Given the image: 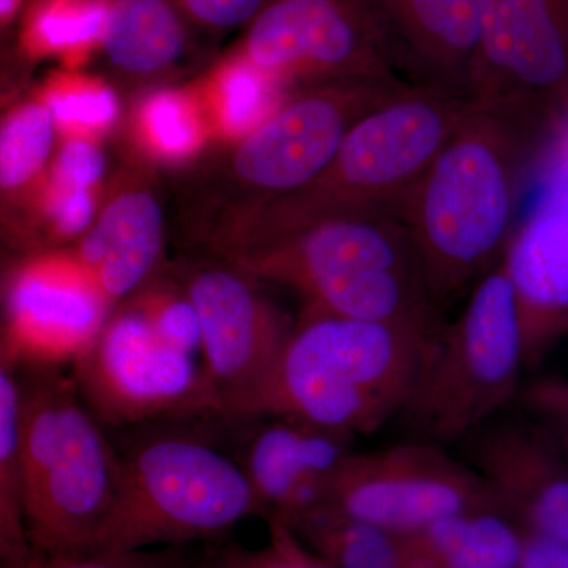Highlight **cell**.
I'll list each match as a JSON object with an SVG mask.
<instances>
[{
  "mask_svg": "<svg viewBox=\"0 0 568 568\" xmlns=\"http://www.w3.org/2000/svg\"><path fill=\"white\" fill-rule=\"evenodd\" d=\"M547 130L521 112L473 102L396 209L443 312L506 252L519 173Z\"/></svg>",
  "mask_w": 568,
  "mask_h": 568,
  "instance_id": "cell-1",
  "label": "cell"
},
{
  "mask_svg": "<svg viewBox=\"0 0 568 568\" xmlns=\"http://www.w3.org/2000/svg\"><path fill=\"white\" fill-rule=\"evenodd\" d=\"M123 432L119 443L112 439L121 462L118 503L92 551L185 547L264 518L244 469L222 446V418H173Z\"/></svg>",
  "mask_w": 568,
  "mask_h": 568,
  "instance_id": "cell-2",
  "label": "cell"
},
{
  "mask_svg": "<svg viewBox=\"0 0 568 568\" xmlns=\"http://www.w3.org/2000/svg\"><path fill=\"white\" fill-rule=\"evenodd\" d=\"M226 261L257 282L290 287L305 310L413 325L429 334L446 324L395 213L325 216Z\"/></svg>",
  "mask_w": 568,
  "mask_h": 568,
  "instance_id": "cell-3",
  "label": "cell"
},
{
  "mask_svg": "<svg viewBox=\"0 0 568 568\" xmlns=\"http://www.w3.org/2000/svg\"><path fill=\"white\" fill-rule=\"evenodd\" d=\"M473 102L409 82L354 123L327 168L293 194L245 209L220 237L235 256L325 216L395 213Z\"/></svg>",
  "mask_w": 568,
  "mask_h": 568,
  "instance_id": "cell-4",
  "label": "cell"
},
{
  "mask_svg": "<svg viewBox=\"0 0 568 568\" xmlns=\"http://www.w3.org/2000/svg\"><path fill=\"white\" fill-rule=\"evenodd\" d=\"M436 336L413 325L304 310L265 416L373 435L402 413Z\"/></svg>",
  "mask_w": 568,
  "mask_h": 568,
  "instance_id": "cell-5",
  "label": "cell"
},
{
  "mask_svg": "<svg viewBox=\"0 0 568 568\" xmlns=\"http://www.w3.org/2000/svg\"><path fill=\"white\" fill-rule=\"evenodd\" d=\"M21 390L18 477L26 541L41 558L92 551L118 503V448L61 369H32Z\"/></svg>",
  "mask_w": 568,
  "mask_h": 568,
  "instance_id": "cell-6",
  "label": "cell"
},
{
  "mask_svg": "<svg viewBox=\"0 0 568 568\" xmlns=\"http://www.w3.org/2000/svg\"><path fill=\"white\" fill-rule=\"evenodd\" d=\"M523 368L521 317L504 252L457 320L440 328L398 417L426 443H463L518 398Z\"/></svg>",
  "mask_w": 568,
  "mask_h": 568,
  "instance_id": "cell-7",
  "label": "cell"
},
{
  "mask_svg": "<svg viewBox=\"0 0 568 568\" xmlns=\"http://www.w3.org/2000/svg\"><path fill=\"white\" fill-rule=\"evenodd\" d=\"M178 276L200 320L201 364L216 416L231 425L265 416L294 324L256 278L222 257L186 264Z\"/></svg>",
  "mask_w": 568,
  "mask_h": 568,
  "instance_id": "cell-8",
  "label": "cell"
},
{
  "mask_svg": "<svg viewBox=\"0 0 568 568\" xmlns=\"http://www.w3.org/2000/svg\"><path fill=\"white\" fill-rule=\"evenodd\" d=\"M71 368L82 403L108 429L216 416L200 358L164 343L126 302Z\"/></svg>",
  "mask_w": 568,
  "mask_h": 568,
  "instance_id": "cell-9",
  "label": "cell"
},
{
  "mask_svg": "<svg viewBox=\"0 0 568 568\" xmlns=\"http://www.w3.org/2000/svg\"><path fill=\"white\" fill-rule=\"evenodd\" d=\"M409 82L342 81L302 88L234 142L230 175L245 209L298 192L323 173L354 123Z\"/></svg>",
  "mask_w": 568,
  "mask_h": 568,
  "instance_id": "cell-10",
  "label": "cell"
},
{
  "mask_svg": "<svg viewBox=\"0 0 568 568\" xmlns=\"http://www.w3.org/2000/svg\"><path fill=\"white\" fill-rule=\"evenodd\" d=\"M237 51L286 89L402 80L368 0H267Z\"/></svg>",
  "mask_w": 568,
  "mask_h": 568,
  "instance_id": "cell-11",
  "label": "cell"
},
{
  "mask_svg": "<svg viewBox=\"0 0 568 568\" xmlns=\"http://www.w3.org/2000/svg\"><path fill=\"white\" fill-rule=\"evenodd\" d=\"M323 507L402 536H414L463 511L506 508L465 459L426 440L354 450L336 474Z\"/></svg>",
  "mask_w": 568,
  "mask_h": 568,
  "instance_id": "cell-12",
  "label": "cell"
},
{
  "mask_svg": "<svg viewBox=\"0 0 568 568\" xmlns=\"http://www.w3.org/2000/svg\"><path fill=\"white\" fill-rule=\"evenodd\" d=\"M473 102L551 125L568 112V0H477Z\"/></svg>",
  "mask_w": 568,
  "mask_h": 568,
  "instance_id": "cell-13",
  "label": "cell"
},
{
  "mask_svg": "<svg viewBox=\"0 0 568 568\" xmlns=\"http://www.w3.org/2000/svg\"><path fill=\"white\" fill-rule=\"evenodd\" d=\"M0 358L31 369L73 365L114 306L73 250H41L3 282Z\"/></svg>",
  "mask_w": 568,
  "mask_h": 568,
  "instance_id": "cell-14",
  "label": "cell"
},
{
  "mask_svg": "<svg viewBox=\"0 0 568 568\" xmlns=\"http://www.w3.org/2000/svg\"><path fill=\"white\" fill-rule=\"evenodd\" d=\"M234 433V458L244 469L264 519L293 529L323 507L343 463L353 454L354 436L282 416L227 424Z\"/></svg>",
  "mask_w": 568,
  "mask_h": 568,
  "instance_id": "cell-15",
  "label": "cell"
},
{
  "mask_svg": "<svg viewBox=\"0 0 568 568\" xmlns=\"http://www.w3.org/2000/svg\"><path fill=\"white\" fill-rule=\"evenodd\" d=\"M463 446L467 465L525 528L568 547V463L544 426L500 413Z\"/></svg>",
  "mask_w": 568,
  "mask_h": 568,
  "instance_id": "cell-16",
  "label": "cell"
},
{
  "mask_svg": "<svg viewBox=\"0 0 568 568\" xmlns=\"http://www.w3.org/2000/svg\"><path fill=\"white\" fill-rule=\"evenodd\" d=\"M506 260L517 291L525 362L532 366L568 331V152L536 212L508 242Z\"/></svg>",
  "mask_w": 568,
  "mask_h": 568,
  "instance_id": "cell-17",
  "label": "cell"
},
{
  "mask_svg": "<svg viewBox=\"0 0 568 568\" xmlns=\"http://www.w3.org/2000/svg\"><path fill=\"white\" fill-rule=\"evenodd\" d=\"M396 69L473 102L478 50L477 0H368Z\"/></svg>",
  "mask_w": 568,
  "mask_h": 568,
  "instance_id": "cell-18",
  "label": "cell"
},
{
  "mask_svg": "<svg viewBox=\"0 0 568 568\" xmlns=\"http://www.w3.org/2000/svg\"><path fill=\"white\" fill-rule=\"evenodd\" d=\"M163 244L159 201L151 193L132 190L119 194L103 209L73 252L115 306L156 274Z\"/></svg>",
  "mask_w": 568,
  "mask_h": 568,
  "instance_id": "cell-19",
  "label": "cell"
},
{
  "mask_svg": "<svg viewBox=\"0 0 568 568\" xmlns=\"http://www.w3.org/2000/svg\"><path fill=\"white\" fill-rule=\"evenodd\" d=\"M189 26L170 0H111L100 48L122 73L156 77L185 58Z\"/></svg>",
  "mask_w": 568,
  "mask_h": 568,
  "instance_id": "cell-20",
  "label": "cell"
},
{
  "mask_svg": "<svg viewBox=\"0 0 568 568\" xmlns=\"http://www.w3.org/2000/svg\"><path fill=\"white\" fill-rule=\"evenodd\" d=\"M428 568H517L525 528L506 508L463 511L410 536Z\"/></svg>",
  "mask_w": 568,
  "mask_h": 568,
  "instance_id": "cell-21",
  "label": "cell"
},
{
  "mask_svg": "<svg viewBox=\"0 0 568 568\" xmlns=\"http://www.w3.org/2000/svg\"><path fill=\"white\" fill-rule=\"evenodd\" d=\"M291 530L331 568H428L410 536L331 507L316 508Z\"/></svg>",
  "mask_w": 568,
  "mask_h": 568,
  "instance_id": "cell-22",
  "label": "cell"
},
{
  "mask_svg": "<svg viewBox=\"0 0 568 568\" xmlns=\"http://www.w3.org/2000/svg\"><path fill=\"white\" fill-rule=\"evenodd\" d=\"M286 88L235 50L215 70L207 91V119L231 142L263 125L286 102Z\"/></svg>",
  "mask_w": 568,
  "mask_h": 568,
  "instance_id": "cell-23",
  "label": "cell"
},
{
  "mask_svg": "<svg viewBox=\"0 0 568 568\" xmlns=\"http://www.w3.org/2000/svg\"><path fill=\"white\" fill-rule=\"evenodd\" d=\"M110 6L111 0H33L18 44L31 61L59 55L77 63L102 44Z\"/></svg>",
  "mask_w": 568,
  "mask_h": 568,
  "instance_id": "cell-24",
  "label": "cell"
},
{
  "mask_svg": "<svg viewBox=\"0 0 568 568\" xmlns=\"http://www.w3.org/2000/svg\"><path fill=\"white\" fill-rule=\"evenodd\" d=\"M55 123L44 102L18 104L0 122V200L26 192L43 173Z\"/></svg>",
  "mask_w": 568,
  "mask_h": 568,
  "instance_id": "cell-25",
  "label": "cell"
},
{
  "mask_svg": "<svg viewBox=\"0 0 568 568\" xmlns=\"http://www.w3.org/2000/svg\"><path fill=\"white\" fill-rule=\"evenodd\" d=\"M138 132L145 148L163 162H183L203 145L201 102L181 91L152 93L138 112Z\"/></svg>",
  "mask_w": 568,
  "mask_h": 568,
  "instance_id": "cell-26",
  "label": "cell"
},
{
  "mask_svg": "<svg viewBox=\"0 0 568 568\" xmlns=\"http://www.w3.org/2000/svg\"><path fill=\"white\" fill-rule=\"evenodd\" d=\"M43 102L50 108L55 129L84 140L110 129L119 112L118 97L111 88L77 74L58 78Z\"/></svg>",
  "mask_w": 568,
  "mask_h": 568,
  "instance_id": "cell-27",
  "label": "cell"
},
{
  "mask_svg": "<svg viewBox=\"0 0 568 568\" xmlns=\"http://www.w3.org/2000/svg\"><path fill=\"white\" fill-rule=\"evenodd\" d=\"M21 416V386L11 375V366L0 358V523L17 540L28 545L22 529L18 477Z\"/></svg>",
  "mask_w": 568,
  "mask_h": 568,
  "instance_id": "cell-28",
  "label": "cell"
},
{
  "mask_svg": "<svg viewBox=\"0 0 568 568\" xmlns=\"http://www.w3.org/2000/svg\"><path fill=\"white\" fill-rule=\"evenodd\" d=\"M203 556L196 555L190 545L132 551H92L54 558L33 555L28 568H196Z\"/></svg>",
  "mask_w": 568,
  "mask_h": 568,
  "instance_id": "cell-29",
  "label": "cell"
},
{
  "mask_svg": "<svg viewBox=\"0 0 568 568\" xmlns=\"http://www.w3.org/2000/svg\"><path fill=\"white\" fill-rule=\"evenodd\" d=\"M517 399L523 410L547 429L568 463V381H536L519 390Z\"/></svg>",
  "mask_w": 568,
  "mask_h": 568,
  "instance_id": "cell-30",
  "label": "cell"
},
{
  "mask_svg": "<svg viewBox=\"0 0 568 568\" xmlns=\"http://www.w3.org/2000/svg\"><path fill=\"white\" fill-rule=\"evenodd\" d=\"M268 544L261 549L237 547L239 568H331L304 541L275 519H267Z\"/></svg>",
  "mask_w": 568,
  "mask_h": 568,
  "instance_id": "cell-31",
  "label": "cell"
},
{
  "mask_svg": "<svg viewBox=\"0 0 568 568\" xmlns=\"http://www.w3.org/2000/svg\"><path fill=\"white\" fill-rule=\"evenodd\" d=\"M93 201L92 189L65 185L51 181L47 192V213L50 231L59 241L84 235L92 226Z\"/></svg>",
  "mask_w": 568,
  "mask_h": 568,
  "instance_id": "cell-32",
  "label": "cell"
},
{
  "mask_svg": "<svg viewBox=\"0 0 568 568\" xmlns=\"http://www.w3.org/2000/svg\"><path fill=\"white\" fill-rule=\"evenodd\" d=\"M190 26L224 32L250 24L267 0H170Z\"/></svg>",
  "mask_w": 568,
  "mask_h": 568,
  "instance_id": "cell-33",
  "label": "cell"
},
{
  "mask_svg": "<svg viewBox=\"0 0 568 568\" xmlns=\"http://www.w3.org/2000/svg\"><path fill=\"white\" fill-rule=\"evenodd\" d=\"M104 156L91 140L71 138L58 153L51 181L92 189L102 179Z\"/></svg>",
  "mask_w": 568,
  "mask_h": 568,
  "instance_id": "cell-34",
  "label": "cell"
},
{
  "mask_svg": "<svg viewBox=\"0 0 568 568\" xmlns=\"http://www.w3.org/2000/svg\"><path fill=\"white\" fill-rule=\"evenodd\" d=\"M31 59L21 51L18 40L0 36V110L21 91L29 77Z\"/></svg>",
  "mask_w": 568,
  "mask_h": 568,
  "instance_id": "cell-35",
  "label": "cell"
},
{
  "mask_svg": "<svg viewBox=\"0 0 568 568\" xmlns=\"http://www.w3.org/2000/svg\"><path fill=\"white\" fill-rule=\"evenodd\" d=\"M517 568H568V547L525 528V541Z\"/></svg>",
  "mask_w": 568,
  "mask_h": 568,
  "instance_id": "cell-36",
  "label": "cell"
},
{
  "mask_svg": "<svg viewBox=\"0 0 568 568\" xmlns=\"http://www.w3.org/2000/svg\"><path fill=\"white\" fill-rule=\"evenodd\" d=\"M32 556L31 548L11 536L0 523V568H28Z\"/></svg>",
  "mask_w": 568,
  "mask_h": 568,
  "instance_id": "cell-37",
  "label": "cell"
},
{
  "mask_svg": "<svg viewBox=\"0 0 568 568\" xmlns=\"http://www.w3.org/2000/svg\"><path fill=\"white\" fill-rule=\"evenodd\" d=\"M196 568H233V547L205 552Z\"/></svg>",
  "mask_w": 568,
  "mask_h": 568,
  "instance_id": "cell-38",
  "label": "cell"
},
{
  "mask_svg": "<svg viewBox=\"0 0 568 568\" xmlns=\"http://www.w3.org/2000/svg\"><path fill=\"white\" fill-rule=\"evenodd\" d=\"M22 3H24V0H0V36L6 33L7 28L18 17Z\"/></svg>",
  "mask_w": 568,
  "mask_h": 568,
  "instance_id": "cell-39",
  "label": "cell"
},
{
  "mask_svg": "<svg viewBox=\"0 0 568 568\" xmlns=\"http://www.w3.org/2000/svg\"><path fill=\"white\" fill-rule=\"evenodd\" d=\"M233 568H239L237 547H234V545H233Z\"/></svg>",
  "mask_w": 568,
  "mask_h": 568,
  "instance_id": "cell-40",
  "label": "cell"
},
{
  "mask_svg": "<svg viewBox=\"0 0 568 568\" xmlns=\"http://www.w3.org/2000/svg\"><path fill=\"white\" fill-rule=\"evenodd\" d=\"M2 287H3V284L0 283V297H2Z\"/></svg>",
  "mask_w": 568,
  "mask_h": 568,
  "instance_id": "cell-41",
  "label": "cell"
}]
</instances>
